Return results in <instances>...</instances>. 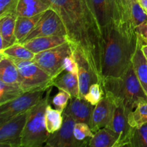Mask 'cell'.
Instances as JSON below:
<instances>
[{
	"label": "cell",
	"instance_id": "obj_1",
	"mask_svg": "<svg viewBox=\"0 0 147 147\" xmlns=\"http://www.w3.org/2000/svg\"><path fill=\"white\" fill-rule=\"evenodd\" d=\"M61 18L69 42L80 48L102 82L103 38L90 0H49Z\"/></svg>",
	"mask_w": 147,
	"mask_h": 147
},
{
	"label": "cell",
	"instance_id": "obj_2",
	"mask_svg": "<svg viewBox=\"0 0 147 147\" xmlns=\"http://www.w3.org/2000/svg\"><path fill=\"white\" fill-rule=\"evenodd\" d=\"M101 30L103 38L102 80L108 77H120L132 64L137 47V35L116 20L102 27Z\"/></svg>",
	"mask_w": 147,
	"mask_h": 147
},
{
	"label": "cell",
	"instance_id": "obj_3",
	"mask_svg": "<svg viewBox=\"0 0 147 147\" xmlns=\"http://www.w3.org/2000/svg\"><path fill=\"white\" fill-rule=\"evenodd\" d=\"M106 95L123 100L128 113L141 102H147V95L142 88L133 65L120 77H108L101 82Z\"/></svg>",
	"mask_w": 147,
	"mask_h": 147
},
{
	"label": "cell",
	"instance_id": "obj_4",
	"mask_svg": "<svg viewBox=\"0 0 147 147\" xmlns=\"http://www.w3.org/2000/svg\"><path fill=\"white\" fill-rule=\"evenodd\" d=\"M51 90L46 91V96L29 111L27 121L22 135V147H41L45 145L50 134L45 127V109L49 104Z\"/></svg>",
	"mask_w": 147,
	"mask_h": 147
},
{
	"label": "cell",
	"instance_id": "obj_5",
	"mask_svg": "<svg viewBox=\"0 0 147 147\" xmlns=\"http://www.w3.org/2000/svg\"><path fill=\"white\" fill-rule=\"evenodd\" d=\"M12 60L20 72V85L24 93L47 90L53 86L54 79L32 60Z\"/></svg>",
	"mask_w": 147,
	"mask_h": 147
},
{
	"label": "cell",
	"instance_id": "obj_6",
	"mask_svg": "<svg viewBox=\"0 0 147 147\" xmlns=\"http://www.w3.org/2000/svg\"><path fill=\"white\" fill-rule=\"evenodd\" d=\"M73 52L70 42L35 54L33 62L48 73L54 80L65 72V60Z\"/></svg>",
	"mask_w": 147,
	"mask_h": 147
},
{
	"label": "cell",
	"instance_id": "obj_7",
	"mask_svg": "<svg viewBox=\"0 0 147 147\" xmlns=\"http://www.w3.org/2000/svg\"><path fill=\"white\" fill-rule=\"evenodd\" d=\"M113 99L116 105V109L111 120L105 128L110 130L116 136L117 142L115 147L130 146L134 128L129 125L128 121L129 113L123 100L113 98Z\"/></svg>",
	"mask_w": 147,
	"mask_h": 147
},
{
	"label": "cell",
	"instance_id": "obj_8",
	"mask_svg": "<svg viewBox=\"0 0 147 147\" xmlns=\"http://www.w3.org/2000/svg\"><path fill=\"white\" fill-rule=\"evenodd\" d=\"M46 91L27 92L11 101L0 105V125L17 115L30 110L43 98Z\"/></svg>",
	"mask_w": 147,
	"mask_h": 147
},
{
	"label": "cell",
	"instance_id": "obj_9",
	"mask_svg": "<svg viewBox=\"0 0 147 147\" xmlns=\"http://www.w3.org/2000/svg\"><path fill=\"white\" fill-rule=\"evenodd\" d=\"M53 35L67 36V34L60 16L54 9H50L43 13L34 28L20 43L23 44L36 37Z\"/></svg>",
	"mask_w": 147,
	"mask_h": 147
},
{
	"label": "cell",
	"instance_id": "obj_10",
	"mask_svg": "<svg viewBox=\"0 0 147 147\" xmlns=\"http://www.w3.org/2000/svg\"><path fill=\"white\" fill-rule=\"evenodd\" d=\"M29 111L17 115L0 125V146L22 147V135Z\"/></svg>",
	"mask_w": 147,
	"mask_h": 147
},
{
	"label": "cell",
	"instance_id": "obj_11",
	"mask_svg": "<svg viewBox=\"0 0 147 147\" xmlns=\"http://www.w3.org/2000/svg\"><path fill=\"white\" fill-rule=\"evenodd\" d=\"M63 122L61 128L50 134L45 146L48 147H83L74 136V126L76 122L69 114L63 112Z\"/></svg>",
	"mask_w": 147,
	"mask_h": 147
},
{
	"label": "cell",
	"instance_id": "obj_12",
	"mask_svg": "<svg viewBox=\"0 0 147 147\" xmlns=\"http://www.w3.org/2000/svg\"><path fill=\"white\" fill-rule=\"evenodd\" d=\"M73 53L78 65V77L79 88L80 98L84 96L88 92L89 88L95 83H100L98 78L92 70L88 61L80 48L73 46Z\"/></svg>",
	"mask_w": 147,
	"mask_h": 147
},
{
	"label": "cell",
	"instance_id": "obj_13",
	"mask_svg": "<svg viewBox=\"0 0 147 147\" xmlns=\"http://www.w3.org/2000/svg\"><path fill=\"white\" fill-rule=\"evenodd\" d=\"M116 105L113 98L108 95H105L99 103L95 106L90 125L94 133L106 127L113 117Z\"/></svg>",
	"mask_w": 147,
	"mask_h": 147
},
{
	"label": "cell",
	"instance_id": "obj_14",
	"mask_svg": "<svg viewBox=\"0 0 147 147\" xmlns=\"http://www.w3.org/2000/svg\"><path fill=\"white\" fill-rule=\"evenodd\" d=\"M94 107L83 98L71 97L63 112L70 115L76 123L82 122L90 126Z\"/></svg>",
	"mask_w": 147,
	"mask_h": 147
},
{
	"label": "cell",
	"instance_id": "obj_15",
	"mask_svg": "<svg viewBox=\"0 0 147 147\" xmlns=\"http://www.w3.org/2000/svg\"><path fill=\"white\" fill-rule=\"evenodd\" d=\"M52 9L49 0H18L15 14L17 17H30Z\"/></svg>",
	"mask_w": 147,
	"mask_h": 147
},
{
	"label": "cell",
	"instance_id": "obj_16",
	"mask_svg": "<svg viewBox=\"0 0 147 147\" xmlns=\"http://www.w3.org/2000/svg\"><path fill=\"white\" fill-rule=\"evenodd\" d=\"M68 41V38L66 35H53L36 37L23 43L22 45L34 54H37L64 44Z\"/></svg>",
	"mask_w": 147,
	"mask_h": 147
},
{
	"label": "cell",
	"instance_id": "obj_17",
	"mask_svg": "<svg viewBox=\"0 0 147 147\" xmlns=\"http://www.w3.org/2000/svg\"><path fill=\"white\" fill-rule=\"evenodd\" d=\"M100 27L108 25L114 20L117 5L115 0H90Z\"/></svg>",
	"mask_w": 147,
	"mask_h": 147
},
{
	"label": "cell",
	"instance_id": "obj_18",
	"mask_svg": "<svg viewBox=\"0 0 147 147\" xmlns=\"http://www.w3.org/2000/svg\"><path fill=\"white\" fill-rule=\"evenodd\" d=\"M143 43L137 38V47L132 58V65L136 76L147 95V60L142 50Z\"/></svg>",
	"mask_w": 147,
	"mask_h": 147
},
{
	"label": "cell",
	"instance_id": "obj_19",
	"mask_svg": "<svg viewBox=\"0 0 147 147\" xmlns=\"http://www.w3.org/2000/svg\"><path fill=\"white\" fill-rule=\"evenodd\" d=\"M0 55V80L9 84H20L21 77L15 63L4 55Z\"/></svg>",
	"mask_w": 147,
	"mask_h": 147
},
{
	"label": "cell",
	"instance_id": "obj_20",
	"mask_svg": "<svg viewBox=\"0 0 147 147\" xmlns=\"http://www.w3.org/2000/svg\"><path fill=\"white\" fill-rule=\"evenodd\" d=\"M53 86L65 90L70 93L72 97H80L78 71H66V73L62 75L60 77L58 76L54 80Z\"/></svg>",
	"mask_w": 147,
	"mask_h": 147
},
{
	"label": "cell",
	"instance_id": "obj_21",
	"mask_svg": "<svg viewBox=\"0 0 147 147\" xmlns=\"http://www.w3.org/2000/svg\"><path fill=\"white\" fill-rule=\"evenodd\" d=\"M17 15L14 13L0 17V37L10 46L17 43L15 34V25Z\"/></svg>",
	"mask_w": 147,
	"mask_h": 147
},
{
	"label": "cell",
	"instance_id": "obj_22",
	"mask_svg": "<svg viewBox=\"0 0 147 147\" xmlns=\"http://www.w3.org/2000/svg\"><path fill=\"white\" fill-rule=\"evenodd\" d=\"M42 14L43 13L30 17H17V21H16L15 31H14L17 42H21L31 32L32 30L34 28L37 23L40 20Z\"/></svg>",
	"mask_w": 147,
	"mask_h": 147
},
{
	"label": "cell",
	"instance_id": "obj_23",
	"mask_svg": "<svg viewBox=\"0 0 147 147\" xmlns=\"http://www.w3.org/2000/svg\"><path fill=\"white\" fill-rule=\"evenodd\" d=\"M63 122V112L56 109H53L50 104L45 109V123L49 134H53L61 128Z\"/></svg>",
	"mask_w": 147,
	"mask_h": 147
},
{
	"label": "cell",
	"instance_id": "obj_24",
	"mask_svg": "<svg viewBox=\"0 0 147 147\" xmlns=\"http://www.w3.org/2000/svg\"><path fill=\"white\" fill-rule=\"evenodd\" d=\"M117 142L116 136L106 128H103L95 133L89 142L90 147H115Z\"/></svg>",
	"mask_w": 147,
	"mask_h": 147
},
{
	"label": "cell",
	"instance_id": "obj_25",
	"mask_svg": "<svg viewBox=\"0 0 147 147\" xmlns=\"http://www.w3.org/2000/svg\"><path fill=\"white\" fill-rule=\"evenodd\" d=\"M0 54L4 55L12 60H32L35 56V54L27 49L24 45L18 42L5 49Z\"/></svg>",
	"mask_w": 147,
	"mask_h": 147
},
{
	"label": "cell",
	"instance_id": "obj_26",
	"mask_svg": "<svg viewBox=\"0 0 147 147\" xmlns=\"http://www.w3.org/2000/svg\"><path fill=\"white\" fill-rule=\"evenodd\" d=\"M24 93L20 84H9L0 80V105L11 101Z\"/></svg>",
	"mask_w": 147,
	"mask_h": 147
},
{
	"label": "cell",
	"instance_id": "obj_27",
	"mask_svg": "<svg viewBox=\"0 0 147 147\" xmlns=\"http://www.w3.org/2000/svg\"><path fill=\"white\" fill-rule=\"evenodd\" d=\"M128 121L131 127L136 128L147 123V102H141L128 114Z\"/></svg>",
	"mask_w": 147,
	"mask_h": 147
},
{
	"label": "cell",
	"instance_id": "obj_28",
	"mask_svg": "<svg viewBox=\"0 0 147 147\" xmlns=\"http://www.w3.org/2000/svg\"><path fill=\"white\" fill-rule=\"evenodd\" d=\"M95 133L91 128L86 123H76L74 126V136L76 140L83 144V147L88 146L89 142L93 137Z\"/></svg>",
	"mask_w": 147,
	"mask_h": 147
},
{
	"label": "cell",
	"instance_id": "obj_29",
	"mask_svg": "<svg viewBox=\"0 0 147 147\" xmlns=\"http://www.w3.org/2000/svg\"><path fill=\"white\" fill-rule=\"evenodd\" d=\"M129 14L135 27L147 20V14L136 0H129Z\"/></svg>",
	"mask_w": 147,
	"mask_h": 147
},
{
	"label": "cell",
	"instance_id": "obj_30",
	"mask_svg": "<svg viewBox=\"0 0 147 147\" xmlns=\"http://www.w3.org/2000/svg\"><path fill=\"white\" fill-rule=\"evenodd\" d=\"M131 147H147V123L134 128Z\"/></svg>",
	"mask_w": 147,
	"mask_h": 147
},
{
	"label": "cell",
	"instance_id": "obj_31",
	"mask_svg": "<svg viewBox=\"0 0 147 147\" xmlns=\"http://www.w3.org/2000/svg\"><path fill=\"white\" fill-rule=\"evenodd\" d=\"M104 96L105 93L101 83H95L90 86L88 92L83 98L95 106L99 103Z\"/></svg>",
	"mask_w": 147,
	"mask_h": 147
},
{
	"label": "cell",
	"instance_id": "obj_32",
	"mask_svg": "<svg viewBox=\"0 0 147 147\" xmlns=\"http://www.w3.org/2000/svg\"><path fill=\"white\" fill-rule=\"evenodd\" d=\"M71 97L72 96H70V93H67V91L59 89V92L55 96L52 102L56 109H58L63 112L67 107Z\"/></svg>",
	"mask_w": 147,
	"mask_h": 147
},
{
	"label": "cell",
	"instance_id": "obj_33",
	"mask_svg": "<svg viewBox=\"0 0 147 147\" xmlns=\"http://www.w3.org/2000/svg\"><path fill=\"white\" fill-rule=\"evenodd\" d=\"M18 0H0V17L14 13Z\"/></svg>",
	"mask_w": 147,
	"mask_h": 147
},
{
	"label": "cell",
	"instance_id": "obj_34",
	"mask_svg": "<svg viewBox=\"0 0 147 147\" xmlns=\"http://www.w3.org/2000/svg\"><path fill=\"white\" fill-rule=\"evenodd\" d=\"M136 32L137 38L143 45H147V20L136 27Z\"/></svg>",
	"mask_w": 147,
	"mask_h": 147
},
{
	"label": "cell",
	"instance_id": "obj_35",
	"mask_svg": "<svg viewBox=\"0 0 147 147\" xmlns=\"http://www.w3.org/2000/svg\"><path fill=\"white\" fill-rule=\"evenodd\" d=\"M147 14V0H136Z\"/></svg>",
	"mask_w": 147,
	"mask_h": 147
},
{
	"label": "cell",
	"instance_id": "obj_36",
	"mask_svg": "<svg viewBox=\"0 0 147 147\" xmlns=\"http://www.w3.org/2000/svg\"><path fill=\"white\" fill-rule=\"evenodd\" d=\"M116 2V5H117L118 10L119 12L123 13V8H122V4H121V0H115Z\"/></svg>",
	"mask_w": 147,
	"mask_h": 147
},
{
	"label": "cell",
	"instance_id": "obj_37",
	"mask_svg": "<svg viewBox=\"0 0 147 147\" xmlns=\"http://www.w3.org/2000/svg\"><path fill=\"white\" fill-rule=\"evenodd\" d=\"M142 50L147 60V45H142Z\"/></svg>",
	"mask_w": 147,
	"mask_h": 147
}]
</instances>
